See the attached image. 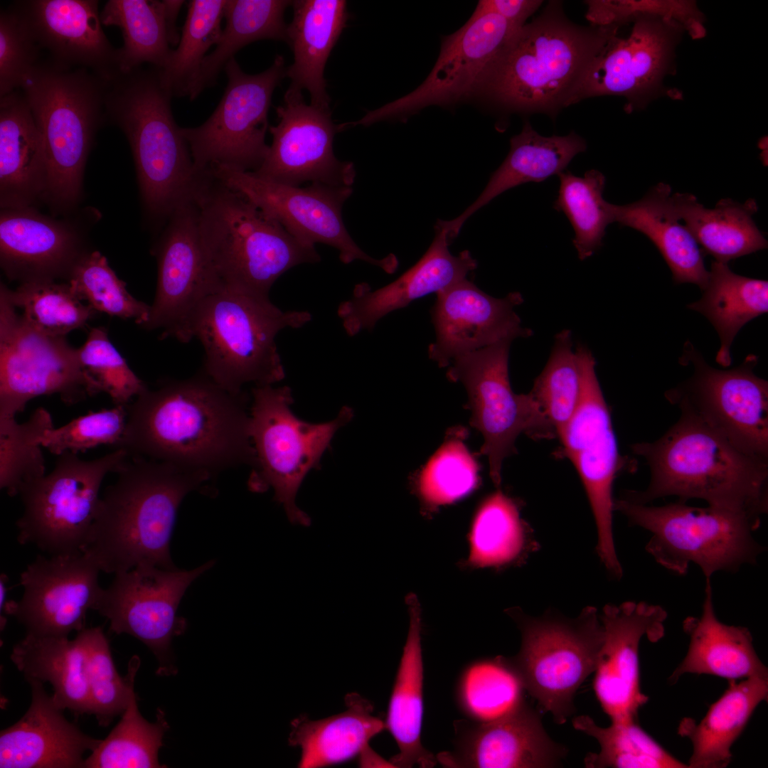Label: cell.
Returning a JSON list of instances; mask_svg holds the SVG:
<instances>
[{
    "label": "cell",
    "instance_id": "6da1fadb",
    "mask_svg": "<svg viewBox=\"0 0 768 768\" xmlns=\"http://www.w3.org/2000/svg\"><path fill=\"white\" fill-rule=\"evenodd\" d=\"M249 403L247 393H231L202 370L163 380L127 405L124 432L115 449L212 477L242 464L252 466Z\"/></svg>",
    "mask_w": 768,
    "mask_h": 768
},
{
    "label": "cell",
    "instance_id": "7a4b0ae2",
    "mask_svg": "<svg viewBox=\"0 0 768 768\" xmlns=\"http://www.w3.org/2000/svg\"><path fill=\"white\" fill-rule=\"evenodd\" d=\"M100 498L82 553L101 572L139 565L175 569L169 544L178 507L213 477L168 462L127 456Z\"/></svg>",
    "mask_w": 768,
    "mask_h": 768
},
{
    "label": "cell",
    "instance_id": "3957f363",
    "mask_svg": "<svg viewBox=\"0 0 768 768\" xmlns=\"http://www.w3.org/2000/svg\"><path fill=\"white\" fill-rule=\"evenodd\" d=\"M650 470L643 491H626L621 498L641 504L676 496L699 498L761 520L768 510V462L752 457L696 418L681 413L677 422L653 442L631 445Z\"/></svg>",
    "mask_w": 768,
    "mask_h": 768
},
{
    "label": "cell",
    "instance_id": "277c9868",
    "mask_svg": "<svg viewBox=\"0 0 768 768\" xmlns=\"http://www.w3.org/2000/svg\"><path fill=\"white\" fill-rule=\"evenodd\" d=\"M619 26L577 25L559 1H550L509 43L480 94L510 110L555 117L571 105L590 63Z\"/></svg>",
    "mask_w": 768,
    "mask_h": 768
},
{
    "label": "cell",
    "instance_id": "5b68a950",
    "mask_svg": "<svg viewBox=\"0 0 768 768\" xmlns=\"http://www.w3.org/2000/svg\"><path fill=\"white\" fill-rule=\"evenodd\" d=\"M171 98L154 67L119 73L105 97L106 119L129 143L145 212L157 220L192 199L204 176L174 120Z\"/></svg>",
    "mask_w": 768,
    "mask_h": 768
},
{
    "label": "cell",
    "instance_id": "8992f818",
    "mask_svg": "<svg viewBox=\"0 0 768 768\" xmlns=\"http://www.w3.org/2000/svg\"><path fill=\"white\" fill-rule=\"evenodd\" d=\"M201 240L218 286L269 298L275 281L320 256L245 196L206 174L194 196Z\"/></svg>",
    "mask_w": 768,
    "mask_h": 768
},
{
    "label": "cell",
    "instance_id": "52a82bcc",
    "mask_svg": "<svg viewBox=\"0 0 768 768\" xmlns=\"http://www.w3.org/2000/svg\"><path fill=\"white\" fill-rule=\"evenodd\" d=\"M109 81L83 68H67L41 60L21 88L41 134L48 178L43 203L53 216L77 212L84 174L95 137L106 119Z\"/></svg>",
    "mask_w": 768,
    "mask_h": 768
},
{
    "label": "cell",
    "instance_id": "ba28073f",
    "mask_svg": "<svg viewBox=\"0 0 768 768\" xmlns=\"http://www.w3.org/2000/svg\"><path fill=\"white\" fill-rule=\"evenodd\" d=\"M311 319L306 311H282L263 298L218 286L201 304L192 336L204 351L202 370L233 393L248 383L273 385L285 377L275 338Z\"/></svg>",
    "mask_w": 768,
    "mask_h": 768
},
{
    "label": "cell",
    "instance_id": "9c48e42d",
    "mask_svg": "<svg viewBox=\"0 0 768 768\" xmlns=\"http://www.w3.org/2000/svg\"><path fill=\"white\" fill-rule=\"evenodd\" d=\"M614 511L649 531L646 551L679 575L690 563L700 568L706 580L718 571L736 572L744 564L755 563L764 550L753 537L761 520L740 512L679 501L656 506L623 498L614 500Z\"/></svg>",
    "mask_w": 768,
    "mask_h": 768
},
{
    "label": "cell",
    "instance_id": "30bf717a",
    "mask_svg": "<svg viewBox=\"0 0 768 768\" xmlns=\"http://www.w3.org/2000/svg\"><path fill=\"white\" fill-rule=\"evenodd\" d=\"M293 401L288 386L252 388L250 435L255 462L248 486L257 492L272 488L290 522L309 526L310 518L295 503L297 491L309 471L319 466L336 431L352 419L353 410L344 406L334 420L315 424L294 415Z\"/></svg>",
    "mask_w": 768,
    "mask_h": 768
},
{
    "label": "cell",
    "instance_id": "8fae6325",
    "mask_svg": "<svg viewBox=\"0 0 768 768\" xmlns=\"http://www.w3.org/2000/svg\"><path fill=\"white\" fill-rule=\"evenodd\" d=\"M65 452L54 469L20 489L23 511L17 520L18 542L50 556L82 553L100 501L103 479L128 454L121 448L92 460Z\"/></svg>",
    "mask_w": 768,
    "mask_h": 768
},
{
    "label": "cell",
    "instance_id": "7c38bea8",
    "mask_svg": "<svg viewBox=\"0 0 768 768\" xmlns=\"http://www.w3.org/2000/svg\"><path fill=\"white\" fill-rule=\"evenodd\" d=\"M516 616L522 643L511 661L526 690L563 724L575 710L576 691L595 671L604 639L599 613L587 607L573 619L550 612L538 617Z\"/></svg>",
    "mask_w": 768,
    "mask_h": 768
},
{
    "label": "cell",
    "instance_id": "4fadbf2b",
    "mask_svg": "<svg viewBox=\"0 0 768 768\" xmlns=\"http://www.w3.org/2000/svg\"><path fill=\"white\" fill-rule=\"evenodd\" d=\"M758 357L749 354L728 369L713 367L686 341L679 358L693 373L664 393L666 399L742 452L768 462V381L754 373Z\"/></svg>",
    "mask_w": 768,
    "mask_h": 768
},
{
    "label": "cell",
    "instance_id": "5bb4252c",
    "mask_svg": "<svg viewBox=\"0 0 768 768\" xmlns=\"http://www.w3.org/2000/svg\"><path fill=\"white\" fill-rule=\"evenodd\" d=\"M224 70L228 84L213 114L198 127H181V132L198 172L220 166L254 172L269 150L265 143L268 112L287 67L277 55L272 65L258 74L245 73L234 57Z\"/></svg>",
    "mask_w": 768,
    "mask_h": 768
},
{
    "label": "cell",
    "instance_id": "9a60e30c",
    "mask_svg": "<svg viewBox=\"0 0 768 768\" xmlns=\"http://www.w3.org/2000/svg\"><path fill=\"white\" fill-rule=\"evenodd\" d=\"M58 394L67 405L96 395L65 336L31 326L0 288V417H15L36 397Z\"/></svg>",
    "mask_w": 768,
    "mask_h": 768
},
{
    "label": "cell",
    "instance_id": "2e32d148",
    "mask_svg": "<svg viewBox=\"0 0 768 768\" xmlns=\"http://www.w3.org/2000/svg\"><path fill=\"white\" fill-rule=\"evenodd\" d=\"M512 341L504 340L454 358L447 375L465 387L472 411L471 424L481 432V452L496 485L501 482L503 459L514 450L516 438L549 439L556 432L530 393L516 394L508 377Z\"/></svg>",
    "mask_w": 768,
    "mask_h": 768
},
{
    "label": "cell",
    "instance_id": "e0dca14e",
    "mask_svg": "<svg viewBox=\"0 0 768 768\" xmlns=\"http://www.w3.org/2000/svg\"><path fill=\"white\" fill-rule=\"evenodd\" d=\"M576 351L582 372L580 399L558 437L586 491L597 529L598 555L610 574L619 578L622 568L613 539V485L625 461L619 454L609 408L596 375L595 360L585 346H580Z\"/></svg>",
    "mask_w": 768,
    "mask_h": 768
},
{
    "label": "cell",
    "instance_id": "ac0fdd59",
    "mask_svg": "<svg viewBox=\"0 0 768 768\" xmlns=\"http://www.w3.org/2000/svg\"><path fill=\"white\" fill-rule=\"evenodd\" d=\"M520 29L497 14L474 11L464 26L443 39L432 70L419 87L347 126L403 121L426 107L453 104L480 94L492 68Z\"/></svg>",
    "mask_w": 768,
    "mask_h": 768
},
{
    "label": "cell",
    "instance_id": "d6986e66",
    "mask_svg": "<svg viewBox=\"0 0 768 768\" xmlns=\"http://www.w3.org/2000/svg\"><path fill=\"white\" fill-rule=\"evenodd\" d=\"M210 171L304 244L330 245L338 251L340 260L346 265L361 260L388 274L397 270L398 260L395 255L389 254L381 259L370 257L358 246L346 230L341 211L353 192L352 187L319 183L304 188L287 186L260 178L252 172L224 166Z\"/></svg>",
    "mask_w": 768,
    "mask_h": 768
},
{
    "label": "cell",
    "instance_id": "ffe728a7",
    "mask_svg": "<svg viewBox=\"0 0 768 768\" xmlns=\"http://www.w3.org/2000/svg\"><path fill=\"white\" fill-rule=\"evenodd\" d=\"M213 563L191 570L139 565L116 573L95 610L108 619L112 632L129 634L149 647L159 663V674L174 673L171 640L186 626V620L176 615L178 604L192 582Z\"/></svg>",
    "mask_w": 768,
    "mask_h": 768
},
{
    "label": "cell",
    "instance_id": "44dd1931",
    "mask_svg": "<svg viewBox=\"0 0 768 768\" xmlns=\"http://www.w3.org/2000/svg\"><path fill=\"white\" fill-rule=\"evenodd\" d=\"M154 249L157 282L146 330L182 343L193 338L192 325L203 300L218 285L205 251L194 198L178 206Z\"/></svg>",
    "mask_w": 768,
    "mask_h": 768
},
{
    "label": "cell",
    "instance_id": "7402d4cb",
    "mask_svg": "<svg viewBox=\"0 0 768 768\" xmlns=\"http://www.w3.org/2000/svg\"><path fill=\"white\" fill-rule=\"evenodd\" d=\"M100 572L85 553L38 555L21 574V599L6 601L0 609L1 630L6 624L4 615H9L28 634L68 637L73 631H80L87 611L95 610L102 594Z\"/></svg>",
    "mask_w": 768,
    "mask_h": 768
},
{
    "label": "cell",
    "instance_id": "603a6c76",
    "mask_svg": "<svg viewBox=\"0 0 768 768\" xmlns=\"http://www.w3.org/2000/svg\"><path fill=\"white\" fill-rule=\"evenodd\" d=\"M626 37L612 36L586 70L571 105L592 97L626 98V110L644 106L661 89L669 72L683 28L664 18L636 16Z\"/></svg>",
    "mask_w": 768,
    "mask_h": 768
},
{
    "label": "cell",
    "instance_id": "cb8c5ba5",
    "mask_svg": "<svg viewBox=\"0 0 768 768\" xmlns=\"http://www.w3.org/2000/svg\"><path fill=\"white\" fill-rule=\"evenodd\" d=\"M276 113L279 123L269 127L272 143L252 173L287 186L309 182L352 187L353 164L338 160L334 153V137L338 131L330 108L307 105L301 90L289 87Z\"/></svg>",
    "mask_w": 768,
    "mask_h": 768
},
{
    "label": "cell",
    "instance_id": "d4e9b609",
    "mask_svg": "<svg viewBox=\"0 0 768 768\" xmlns=\"http://www.w3.org/2000/svg\"><path fill=\"white\" fill-rule=\"evenodd\" d=\"M599 616L604 639L594 671V693L612 722L636 720L649 700L640 688V641L644 636L651 642L663 638L667 613L658 605L626 602L605 605Z\"/></svg>",
    "mask_w": 768,
    "mask_h": 768
},
{
    "label": "cell",
    "instance_id": "484cf974",
    "mask_svg": "<svg viewBox=\"0 0 768 768\" xmlns=\"http://www.w3.org/2000/svg\"><path fill=\"white\" fill-rule=\"evenodd\" d=\"M88 217L77 213L59 218L36 207L0 211V265L20 284L68 279L87 247Z\"/></svg>",
    "mask_w": 768,
    "mask_h": 768
},
{
    "label": "cell",
    "instance_id": "4316f807",
    "mask_svg": "<svg viewBox=\"0 0 768 768\" xmlns=\"http://www.w3.org/2000/svg\"><path fill=\"white\" fill-rule=\"evenodd\" d=\"M436 295L430 312L436 339L430 344L428 355L439 367L499 341L532 334L522 326L515 311L523 302L518 292L495 298L465 278Z\"/></svg>",
    "mask_w": 768,
    "mask_h": 768
},
{
    "label": "cell",
    "instance_id": "83f0119b",
    "mask_svg": "<svg viewBox=\"0 0 768 768\" xmlns=\"http://www.w3.org/2000/svg\"><path fill=\"white\" fill-rule=\"evenodd\" d=\"M453 751L436 757L450 768H549L562 764L566 748L545 730L540 715L525 701L485 722H456Z\"/></svg>",
    "mask_w": 768,
    "mask_h": 768
},
{
    "label": "cell",
    "instance_id": "f1b7e54d",
    "mask_svg": "<svg viewBox=\"0 0 768 768\" xmlns=\"http://www.w3.org/2000/svg\"><path fill=\"white\" fill-rule=\"evenodd\" d=\"M96 0H28L12 6L51 61L83 68L110 81L119 73L118 48L105 36Z\"/></svg>",
    "mask_w": 768,
    "mask_h": 768
},
{
    "label": "cell",
    "instance_id": "f546056e",
    "mask_svg": "<svg viewBox=\"0 0 768 768\" xmlns=\"http://www.w3.org/2000/svg\"><path fill=\"white\" fill-rule=\"evenodd\" d=\"M434 229L435 235L429 248L398 279L375 290L366 282L357 284L351 298L340 303L337 314L349 336L363 330L372 331L389 313L467 278L477 267V262L469 251L452 255L445 233L438 228Z\"/></svg>",
    "mask_w": 768,
    "mask_h": 768
},
{
    "label": "cell",
    "instance_id": "4dcf8cb0",
    "mask_svg": "<svg viewBox=\"0 0 768 768\" xmlns=\"http://www.w3.org/2000/svg\"><path fill=\"white\" fill-rule=\"evenodd\" d=\"M31 705L15 724L1 731V768H79L83 755L102 740L82 732L64 717L43 683L31 680Z\"/></svg>",
    "mask_w": 768,
    "mask_h": 768
},
{
    "label": "cell",
    "instance_id": "1f68e13d",
    "mask_svg": "<svg viewBox=\"0 0 768 768\" xmlns=\"http://www.w3.org/2000/svg\"><path fill=\"white\" fill-rule=\"evenodd\" d=\"M48 164L44 143L23 92L0 97V208L43 201Z\"/></svg>",
    "mask_w": 768,
    "mask_h": 768
},
{
    "label": "cell",
    "instance_id": "d6a6232c",
    "mask_svg": "<svg viewBox=\"0 0 768 768\" xmlns=\"http://www.w3.org/2000/svg\"><path fill=\"white\" fill-rule=\"evenodd\" d=\"M683 628L690 643L685 658L668 678L672 683L685 673L712 675L727 681L768 678V669L756 653L749 629L718 619L710 579L706 580L700 616L686 618Z\"/></svg>",
    "mask_w": 768,
    "mask_h": 768
},
{
    "label": "cell",
    "instance_id": "836d02e7",
    "mask_svg": "<svg viewBox=\"0 0 768 768\" xmlns=\"http://www.w3.org/2000/svg\"><path fill=\"white\" fill-rule=\"evenodd\" d=\"M510 151L492 174L486 187L459 215L450 220H438L435 226L443 230L450 242L464 223L477 210L507 190L528 182H541L564 171L572 159L587 149L580 136L573 131L566 136L543 137L528 121L511 140Z\"/></svg>",
    "mask_w": 768,
    "mask_h": 768
},
{
    "label": "cell",
    "instance_id": "e575fe53",
    "mask_svg": "<svg viewBox=\"0 0 768 768\" xmlns=\"http://www.w3.org/2000/svg\"><path fill=\"white\" fill-rule=\"evenodd\" d=\"M293 18L287 25V43L294 63L286 70L289 87L310 95V104L329 108L324 68L348 18L344 0L292 1Z\"/></svg>",
    "mask_w": 768,
    "mask_h": 768
},
{
    "label": "cell",
    "instance_id": "d590c367",
    "mask_svg": "<svg viewBox=\"0 0 768 768\" xmlns=\"http://www.w3.org/2000/svg\"><path fill=\"white\" fill-rule=\"evenodd\" d=\"M611 211L613 222L643 233L654 244L676 284L690 283L704 289L709 276L704 254L676 214L669 185L659 183L634 203L612 204Z\"/></svg>",
    "mask_w": 768,
    "mask_h": 768
},
{
    "label": "cell",
    "instance_id": "8d00e7d4",
    "mask_svg": "<svg viewBox=\"0 0 768 768\" xmlns=\"http://www.w3.org/2000/svg\"><path fill=\"white\" fill-rule=\"evenodd\" d=\"M346 709L320 720L300 715L291 722L289 745L298 747V767L319 768L343 763L358 756L372 738L385 730L373 715L372 703L356 693L345 697Z\"/></svg>",
    "mask_w": 768,
    "mask_h": 768
},
{
    "label": "cell",
    "instance_id": "74e56055",
    "mask_svg": "<svg viewBox=\"0 0 768 768\" xmlns=\"http://www.w3.org/2000/svg\"><path fill=\"white\" fill-rule=\"evenodd\" d=\"M728 684L700 722L684 718L679 723L678 734L692 744L688 768L727 767L732 760V745L757 707L767 701L768 678L731 680Z\"/></svg>",
    "mask_w": 768,
    "mask_h": 768
},
{
    "label": "cell",
    "instance_id": "f35d334b",
    "mask_svg": "<svg viewBox=\"0 0 768 768\" xmlns=\"http://www.w3.org/2000/svg\"><path fill=\"white\" fill-rule=\"evenodd\" d=\"M410 627L390 695L385 728L394 737L399 752L390 758L394 767H433L437 758L422 744L423 716V661L420 611L410 598Z\"/></svg>",
    "mask_w": 768,
    "mask_h": 768
},
{
    "label": "cell",
    "instance_id": "ab89813d",
    "mask_svg": "<svg viewBox=\"0 0 768 768\" xmlns=\"http://www.w3.org/2000/svg\"><path fill=\"white\" fill-rule=\"evenodd\" d=\"M10 658L27 681L52 686V698L59 708L91 714L87 652L80 631L72 640L26 634L14 646Z\"/></svg>",
    "mask_w": 768,
    "mask_h": 768
},
{
    "label": "cell",
    "instance_id": "60d3db41",
    "mask_svg": "<svg viewBox=\"0 0 768 768\" xmlns=\"http://www.w3.org/2000/svg\"><path fill=\"white\" fill-rule=\"evenodd\" d=\"M674 211L690 230L703 254L727 263L767 247V240L755 224L758 206L754 199L744 203L720 200L708 208L691 193L672 194Z\"/></svg>",
    "mask_w": 768,
    "mask_h": 768
},
{
    "label": "cell",
    "instance_id": "b9f144b4",
    "mask_svg": "<svg viewBox=\"0 0 768 768\" xmlns=\"http://www.w3.org/2000/svg\"><path fill=\"white\" fill-rule=\"evenodd\" d=\"M702 292L700 299L687 308L701 314L713 325L720 338L715 361L729 367L736 335L747 323L768 311V282L737 274L727 263L713 261Z\"/></svg>",
    "mask_w": 768,
    "mask_h": 768
},
{
    "label": "cell",
    "instance_id": "7bdbcfd3",
    "mask_svg": "<svg viewBox=\"0 0 768 768\" xmlns=\"http://www.w3.org/2000/svg\"><path fill=\"white\" fill-rule=\"evenodd\" d=\"M292 1L228 0L225 26L215 48L203 60L187 96L196 98L207 87L215 85L220 71L240 49L254 41L273 39L287 41V25L284 15Z\"/></svg>",
    "mask_w": 768,
    "mask_h": 768
},
{
    "label": "cell",
    "instance_id": "ee69618b",
    "mask_svg": "<svg viewBox=\"0 0 768 768\" xmlns=\"http://www.w3.org/2000/svg\"><path fill=\"white\" fill-rule=\"evenodd\" d=\"M102 24L119 27L124 45L119 50L120 73L147 63L156 69L165 64L171 49L159 1L109 0L100 12Z\"/></svg>",
    "mask_w": 768,
    "mask_h": 768
},
{
    "label": "cell",
    "instance_id": "f6af8a7d",
    "mask_svg": "<svg viewBox=\"0 0 768 768\" xmlns=\"http://www.w3.org/2000/svg\"><path fill=\"white\" fill-rule=\"evenodd\" d=\"M470 562L479 567L500 566L537 549L513 501L496 491L482 503L471 535Z\"/></svg>",
    "mask_w": 768,
    "mask_h": 768
},
{
    "label": "cell",
    "instance_id": "bcb514c9",
    "mask_svg": "<svg viewBox=\"0 0 768 768\" xmlns=\"http://www.w3.org/2000/svg\"><path fill=\"white\" fill-rule=\"evenodd\" d=\"M573 727L592 737L600 745L599 753H589L585 765L589 768H688L639 725L638 719L612 722L598 726L587 715L572 719Z\"/></svg>",
    "mask_w": 768,
    "mask_h": 768
},
{
    "label": "cell",
    "instance_id": "7dc6e473",
    "mask_svg": "<svg viewBox=\"0 0 768 768\" xmlns=\"http://www.w3.org/2000/svg\"><path fill=\"white\" fill-rule=\"evenodd\" d=\"M228 0H192L180 41L161 69L162 86L172 97L187 96L208 49L220 36Z\"/></svg>",
    "mask_w": 768,
    "mask_h": 768
},
{
    "label": "cell",
    "instance_id": "c3c4849f",
    "mask_svg": "<svg viewBox=\"0 0 768 768\" xmlns=\"http://www.w3.org/2000/svg\"><path fill=\"white\" fill-rule=\"evenodd\" d=\"M121 719L105 740L85 759L83 768L162 767L158 754L169 729L165 714L157 710L156 720L149 722L139 711L135 693Z\"/></svg>",
    "mask_w": 768,
    "mask_h": 768
},
{
    "label": "cell",
    "instance_id": "681fc988",
    "mask_svg": "<svg viewBox=\"0 0 768 768\" xmlns=\"http://www.w3.org/2000/svg\"><path fill=\"white\" fill-rule=\"evenodd\" d=\"M558 176L560 186L553 206L564 213L571 223L575 231L573 245L580 260H584L602 246L606 228L613 223L612 203L602 197L605 177L594 169L585 172L583 177L569 171Z\"/></svg>",
    "mask_w": 768,
    "mask_h": 768
},
{
    "label": "cell",
    "instance_id": "f907efd6",
    "mask_svg": "<svg viewBox=\"0 0 768 768\" xmlns=\"http://www.w3.org/2000/svg\"><path fill=\"white\" fill-rule=\"evenodd\" d=\"M526 690L510 658L498 656L469 666L461 676L457 698L462 710L474 721L498 718L521 704Z\"/></svg>",
    "mask_w": 768,
    "mask_h": 768
},
{
    "label": "cell",
    "instance_id": "816d5d0a",
    "mask_svg": "<svg viewBox=\"0 0 768 768\" xmlns=\"http://www.w3.org/2000/svg\"><path fill=\"white\" fill-rule=\"evenodd\" d=\"M10 302L23 311V319L36 329L54 336H65L82 327L95 311L82 303L68 282L41 281L20 284L15 290L2 283Z\"/></svg>",
    "mask_w": 768,
    "mask_h": 768
},
{
    "label": "cell",
    "instance_id": "f5cc1de1",
    "mask_svg": "<svg viewBox=\"0 0 768 768\" xmlns=\"http://www.w3.org/2000/svg\"><path fill=\"white\" fill-rule=\"evenodd\" d=\"M82 634L87 652V673L91 714L100 726L107 727L125 710L134 693V678L140 658L133 656L124 677L117 672L109 644L101 626L85 628Z\"/></svg>",
    "mask_w": 768,
    "mask_h": 768
},
{
    "label": "cell",
    "instance_id": "db71d44e",
    "mask_svg": "<svg viewBox=\"0 0 768 768\" xmlns=\"http://www.w3.org/2000/svg\"><path fill=\"white\" fill-rule=\"evenodd\" d=\"M53 427L51 415L43 407L22 423L0 417V487L9 496L18 495L24 484L46 474L41 439Z\"/></svg>",
    "mask_w": 768,
    "mask_h": 768
},
{
    "label": "cell",
    "instance_id": "11a10c76",
    "mask_svg": "<svg viewBox=\"0 0 768 768\" xmlns=\"http://www.w3.org/2000/svg\"><path fill=\"white\" fill-rule=\"evenodd\" d=\"M582 392V372L571 333L562 330L555 338L547 364L529 393L559 436L573 416Z\"/></svg>",
    "mask_w": 768,
    "mask_h": 768
},
{
    "label": "cell",
    "instance_id": "9f6ffc18",
    "mask_svg": "<svg viewBox=\"0 0 768 768\" xmlns=\"http://www.w3.org/2000/svg\"><path fill=\"white\" fill-rule=\"evenodd\" d=\"M68 282L81 301L95 311L123 319H132L142 326L147 321L150 305L134 298L97 250H90L75 264Z\"/></svg>",
    "mask_w": 768,
    "mask_h": 768
},
{
    "label": "cell",
    "instance_id": "6f0895ef",
    "mask_svg": "<svg viewBox=\"0 0 768 768\" xmlns=\"http://www.w3.org/2000/svg\"><path fill=\"white\" fill-rule=\"evenodd\" d=\"M78 359L96 394L105 392L114 405L127 406L148 387L110 342L105 329L92 328L78 348Z\"/></svg>",
    "mask_w": 768,
    "mask_h": 768
},
{
    "label": "cell",
    "instance_id": "680465c9",
    "mask_svg": "<svg viewBox=\"0 0 768 768\" xmlns=\"http://www.w3.org/2000/svg\"><path fill=\"white\" fill-rule=\"evenodd\" d=\"M477 465L459 440L445 442L423 469L419 489L431 505L457 501L471 491L477 484Z\"/></svg>",
    "mask_w": 768,
    "mask_h": 768
},
{
    "label": "cell",
    "instance_id": "91938a15",
    "mask_svg": "<svg viewBox=\"0 0 768 768\" xmlns=\"http://www.w3.org/2000/svg\"><path fill=\"white\" fill-rule=\"evenodd\" d=\"M127 406L90 411L58 428L48 430L41 446L57 456L77 454L100 445L118 446L127 423Z\"/></svg>",
    "mask_w": 768,
    "mask_h": 768
},
{
    "label": "cell",
    "instance_id": "94428289",
    "mask_svg": "<svg viewBox=\"0 0 768 768\" xmlns=\"http://www.w3.org/2000/svg\"><path fill=\"white\" fill-rule=\"evenodd\" d=\"M41 49L11 6L0 14V97L21 87L40 61Z\"/></svg>",
    "mask_w": 768,
    "mask_h": 768
},
{
    "label": "cell",
    "instance_id": "6125c7cd",
    "mask_svg": "<svg viewBox=\"0 0 768 768\" xmlns=\"http://www.w3.org/2000/svg\"><path fill=\"white\" fill-rule=\"evenodd\" d=\"M586 18L594 26L622 25L632 21L643 14L656 16L659 11V1L635 0H588Z\"/></svg>",
    "mask_w": 768,
    "mask_h": 768
},
{
    "label": "cell",
    "instance_id": "be15d7a7",
    "mask_svg": "<svg viewBox=\"0 0 768 768\" xmlns=\"http://www.w3.org/2000/svg\"><path fill=\"white\" fill-rule=\"evenodd\" d=\"M542 4L540 0H481L474 11L497 14L521 28Z\"/></svg>",
    "mask_w": 768,
    "mask_h": 768
},
{
    "label": "cell",
    "instance_id": "e7e4bbea",
    "mask_svg": "<svg viewBox=\"0 0 768 768\" xmlns=\"http://www.w3.org/2000/svg\"><path fill=\"white\" fill-rule=\"evenodd\" d=\"M160 9L166 26L169 43L171 46L178 45L181 36L176 26V19L184 1L163 0L159 1Z\"/></svg>",
    "mask_w": 768,
    "mask_h": 768
},
{
    "label": "cell",
    "instance_id": "03108f58",
    "mask_svg": "<svg viewBox=\"0 0 768 768\" xmlns=\"http://www.w3.org/2000/svg\"><path fill=\"white\" fill-rule=\"evenodd\" d=\"M361 767H394L390 760L387 761L368 745L358 755Z\"/></svg>",
    "mask_w": 768,
    "mask_h": 768
}]
</instances>
